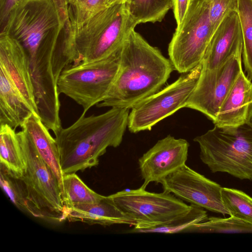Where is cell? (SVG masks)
Instances as JSON below:
<instances>
[{
    "instance_id": "1",
    "label": "cell",
    "mask_w": 252,
    "mask_h": 252,
    "mask_svg": "<svg viewBox=\"0 0 252 252\" xmlns=\"http://www.w3.org/2000/svg\"><path fill=\"white\" fill-rule=\"evenodd\" d=\"M173 70L170 60L133 30L121 49L115 81L96 106L130 109L160 90Z\"/></svg>"
},
{
    "instance_id": "2",
    "label": "cell",
    "mask_w": 252,
    "mask_h": 252,
    "mask_svg": "<svg viewBox=\"0 0 252 252\" xmlns=\"http://www.w3.org/2000/svg\"><path fill=\"white\" fill-rule=\"evenodd\" d=\"M129 109L111 107L106 112L85 116L55 135L64 175L83 171L98 164L109 147L122 143L128 126Z\"/></svg>"
},
{
    "instance_id": "3",
    "label": "cell",
    "mask_w": 252,
    "mask_h": 252,
    "mask_svg": "<svg viewBox=\"0 0 252 252\" xmlns=\"http://www.w3.org/2000/svg\"><path fill=\"white\" fill-rule=\"evenodd\" d=\"M69 32L67 15L55 0H23L13 6L0 32L18 41L30 59L42 52L72 54Z\"/></svg>"
},
{
    "instance_id": "4",
    "label": "cell",
    "mask_w": 252,
    "mask_h": 252,
    "mask_svg": "<svg viewBox=\"0 0 252 252\" xmlns=\"http://www.w3.org/2000/svg\"><path fill=\"white\" fill-rule=\"evenodd\" d=\"M137 25L123 3L106 7L69 30L73 65L101 61L115 54Z\"/></svg>"
},
{
    "instance_id": "5",
    "label": "cell",
    "mask_w": 252,
    "mask_h": 252,
    "mask_svg": "<svg viewBox=\"0 0 252 252\" xmlns=\"http://www.w3.org/2000/svg\"><path fill=\"white\" fill-rule=\"evenodd\" d=\"M200 158L213 173L252 180V123L214 128L196 136Z\"/></svg>"
},
{
    "instance_id": "6",
    "label": "cell",
    "mask_w": 252,
    "mask_h": 252,
    "mask_svg": "<svg viewBox=\"0 0 252 252\" xmlns=\"http://www.w3.org/2000/svg\"><path fill=\"white\" fill-rule=\"evenodd\" d=\"M16 134L26 165L19 177L25 185L32 216L46 220H64L65 206L57 178L28 133L22 129Z\"/></svg>"
},
{
    "instance_id": "7",
    "label": "cell",
    "mask_w": 252,
    "mask_h": 252,
    "mask_svg": "<svg viewBox=\"0 0 252 252\" xmlns=\"http://www.w3.org/2000/svg\"><path fill=\"white\" fill-rule=\"evenodd\" d=\"M121 49L105 59L65 68L58 79L59 93L75 101L86 114L102 101L111 89L119 70Z\"/></svg>"
},
{
    "instance_id": "8",
    "label": "cell",
    "mask_w": 252,
    "mask_h": 252,
    "mask_svg": "<svg viewBox=\"0 0 252 252\" xmlns=\"http://www.w3.org/2000/svg\"><path fill=\"white\" fill-rule=\"evenodd\" d=\"M109 197L135 221L131 233L168 223L187 214L192 208L191 204L188 205L171 193L149 192L141 187L122 190Z\"/></svg>"
},
{
    "instance_id": "9",
    "label": "cell",
    "mask_w": 252,
    "mask_h": 252,
    "mask_svg": "<svg viewBox=\"0 0 252 252\" xmlns=\"http://www.w3.org/2000/svg\"><path fill=\"white\" fill-rule=\"evenodd\" d=\"M215 31L205 0H197L177 25L169 43L168 55L174 69L182 74L199 65Z\"/></svg>"
},
{
    "instance_id": "10",
    "label": "cell",
    "mask_w": 252,
    "mask_h": 252,
    "mask_svg": "<svg viewBox=\"0 0 252 252\" xmlns=\"http://www.w3.org/2000/svg\"><path fill=\"white\" fill-rule=\"evenodd\" d=\"M201 68V63L133 106L128 116L129 130L132 133L150 130L159 122L185 107L196 86Z\"/></svg>"
},
{
    "instance_id": "11",
    "label": "cell",
    "mask_w": 252,
    "mask_h": 252,
    "mask_svg": "<svg viewBox=\"0 0 252 252\" xmlns=\"http://www.w3.org/2000/svg\"><path fill=\"white\" fill-rule=\"evenodd\" d=\"M241 50L218 68L202 69L186 107L199 111L213 122L237 78L243 70Z\"/></svg>"
},
{
    "instance_id": "12",
    "label": "cell",
    "mask_w": 252,
    "mask_h": 252,
    "mask_svg": "<svg viewBox=\"0 0 252 252\" xmlns=\"http://www.w3.org/2000/svg\"><path fill=\"white\" fill-rule=\"evenodd\" d=\"M164 191L210 211L229 215L221 198V187L185 164L161 183Z\"/></svg>"
},
{
    "instance_id": "13",
    "label": "cell",
    "mask_w": 252,
    "mask_h": 252,
    "mask_svg": "<svg viewBox=\"0 0 252 252\" xmlns=\"http://www.w3.org/2000/svg\"><path fill=\"white\" fill-rule=\"evenodd\" d=\"M189 142L168 135L159 140L139 158L138 165L146 189L152 182L161 184L168 175L186 164Z\"/></svg>"
},
{
    "instance_id": "14",
    "label": "cell",
    "mask_w": 252,
    "mask_h": 252,
    "mask_svg": "<svg viewBox=\"0 0 252 252\" xmlns=\"http://www.w3.org/2000/svg\"><path fill=\"white\" fill-rule=\"evenodd\" d=\"M0 65L34 113L39 115L28 55L18 41L3 32L0 34Z\"/></svg>"
},
{
    "instance_id": "15",
    "label": "cell",
    "mask_w": 252,
    "mask_h": 252,
    "mask_svg": "<svg viewBox=\"0 0 252 252\" xmlns=\"http://www.w3.org/2000/svg\"><path fill=\"white\" fill-rule=\"evenodd\" d=\"M242 49L240 22L237 11H233L214 32L201 62L202 69L218 68Z\"/></svg>"
},
{
    "instance_id": "16",
    "label": "cell",
    "mask_w": 252,
    "mask_h": 252,
    "mask_svg": "<svg viewBox=\"0 0 252 252\" xmlns=\"http://www.w3.org/2000/svg\"><path fill=\"white\" fill-rule=\"evenodd\" d=\"M252 102V82L243 70L220 106L214 126H237L248 122Z\"/></svg>"
},
{
    "instance_id": "17",
    "label": "cell",
    "mask_w": 252,
    "mask_h": 252,
    "mask_svg": "<svg viewBox=\"0 0 252 252\" xmlns=\"http://www.w3.org/2000/svg\"><path fill=\"white\" fill-rule=\"evenodd\" d=\"M66 220L103 226L123 224L134 226L136 224L135 221L123 212L109 196L96 203L65 206L64 220Z\"/></svg>"
},
{
    "instance_id": "18",
    "label": "cell",
    "mask_w": 252,
    "mask_h": 252,
    "mask_svg": "<svg viewBox=\"0 0 252 252\" xmlns=\"http://www.w3.org/2000/svg\"><path fill=\"white\" fill-rule=\"evenodd\" d=\"M21 127L28 133L38 153L53 172L58 181L63 198L64 174L61 168L55 139L51 136L49 129L44 124L39 115L34 113H32L26 120Z\"/></svg>"
},
{
    "instance_id": "19",
    "label": "cell",
    "mask_w": 252,
    "mask_h": 252,
    "mask_svg": "<svg viewBox=\"0 0 252 252\" xmlns=\"http://www.w3.org/2000/svg\"><path fill=\"white\" fill-rule=\"evenodd\" d=\"M33 110L0 65V124L21 127Z\"/></svg>"
},
{
    "instance_id": "20",
    "label": "cell",
    "mask_w": 252,
    "mask_h": 252,
    "mask_svg": "<svg viewBox=\"0 0 252 252\" xmlns=\"http://www.w3.org/2000/svg\"><path fill=\"white\" fill-rule=\"evenodd\" d=\"M0 164L15 175H23L26 165L15 129L6 125L0 126Z\"/></svg>"
},
{
    "instance_id": "21",
    "label": "cell",
    "mask_w": 252,
    "mask_h": 252,
    "mask_svg": "<svg viewBox=\"0 0 252 252\" xmlns=\"http://www.w3.org/2000/svg\"><path fill=\"white\" fill-rule=\"evenodd\" d=\"M129 14L139 24L160 22L173 7V0H126Z\"/></svg>"
},
{
    "instance_id": "22",
    "label": "cell",
    "mask_w": 252,
    "mask_h": 252,
    "mask_svg": "<svg viewBox=\"0 0 252 252\" xmlns=\"http://www.w3.org/2000/svg\"><path fill=\"white\" fill-rule=\"evenodd\" d=\"M186 232L252 233V222L232 216L228 218L211 217L189 227L184 232Z\"/></svg>"
},
{
    "instance_id": "23",
    "label": "cell",
    "mask_w": 252,
    "mask_h": 252,
    "mask_svg": "<svg viewBox=\"0 0 252 252\" xmlns=\"http://www.w3.org/2000/svg\"><path fill=\"white\" fill-rule=\"evenodd\" d=\"M237 13L242 36V59L248 78L252 80V0H238Z\"/></svg>"
},
{
    "instance_id": "24",
    "label": "cell",
    "mask_w": 252,
    "mask_h": 252,
    "mask_svg": "<svg viewBox=\"0 0 252 252\" xmlns=\"http://www.w3.org/2000/svg\"><path fill=\"white\" fill-rule=\"evenodd\" d=\"M63 186L65 206L78 203H96L105 197L89 188L75 173L64 175Z\"/></svg>"
},
{
    "instance_id": "25",
    "label": "cell",
    "mask_w": 252,
    "mask_h": 252,
    "mask_svg": "<svg viewBox=\"0 0 252 252\" xmlns=\"http://www.w3.org/2000/svg\"><path fill=\"white\" fill-rule=\"evenodd\" d=\"M0 183L2 189L19 210L32 215L25 185L22 179L5 166L0 165Z\"/></svg>"
},
{
    "instance_id": "26",
    "label": "cell",
    "mask_w": 252,
    "mask_h": 252,
    "mask_svg": "<svg viewBox=\"0 0 252 252\" xmlns=\"http://www.w3.org/2000/svg\"><path fill=\"white\" fill-rule=\"evenodd\" d=\"M223 205L230 216L252 222V197L235 189L221 188Z\"/></svg>"
},
{
    "instance_id": "27",
    "label": "cell",
    "mask_w": 252,
    "mask_h": 252,
    "mask_svg": "<svg viewBox=\"0 0 252 252\" xmlns=\"http://www.w3.org/2000/svg\"><path fill=\"white\" fill-rule=\"evenodd\" d=\"M192 205L187 214L163 225L149 229H141L135 233H158L174 234L184 232L189 227L203 222L208 218L207 212L202 208Z\"/></svg>"
},
{
    "instance_id": "28",
    "label": "cell",
    "mask_w": 252,
    "mask_h": 252,
    "mask_svg": "<svg viewBox=\"0 0 252 252\" xmlns=\"http://www.w3.org/2000/svg\"><path fill=\"white\" fill-rule=\"evenodd\" d=\"M106 0H69L67 17L71 30L106 7Z\"/></svg>"
},
{
    "instance_id": "29",
    "label": "cell",
    "mask_w": 252,
    "mask_h": 252,
    "mask_svg": "<svg viewBox=\"0 0 252 252\" xmlns=\"http://www.w3.org/2000/svg\"><path fill=\"white\" fill-rule=\"evenodd\" d=\"M210 21L215 31L226 16L237 11L238 0H205Z\"/></svg>"
},
{
    "instance_id": "30",
    "label": "cell",
    "mask_w": 252,
    "mask_h": 252,
    "mask_svg": "<svg viewBox=\"0 0 252 252\" xmlns=\"http://www.w3.org/2000/svg\"><path fill=\"white\" fill-rule=\"evenodd\" d=\"M21 0H0V24L1 30L4 27L8 15L13 6ZM55 0L67 15L68 0Z\"/></svg>"
},
{
    "instance_id": "31",
    "label": "cell",
    "mask_w": 252,
    "mask_h": 252,
    "mask_svg": "<svg viewBox=\"0 0 252 252\" xmlns=\"http://www.w3.org/2000/svg\"><path fill=\"white\" fill-rule=\"evenodd\" d=\"M197 0H173V10L177 25H180L191 5Z\"/></svg>"
},
{
    "instance_id": "32",
    "label": "cell",
    "mask_w": 252,
    "mask_h": 252,
    "mask_svg": "<svg viewBox=\"0 0 252 252\" xmlns=\"http://www.w3.org/2000/svg\"><path fill=\"white\" fill-rule=\"evenodd\" d=\"M125 1L126 0H106V6L108 7L116 4L125 3Z\"/></svg>"
},
{
    "instance_id": "33",
    "label": "cell",
    "mask_w": 252,
    "mask_h": 252,
    "mask_svg": "<svg viewBox=\"0 0 252 252\" xmlns=\"http://www.w3.org/2000/svg\"><path fill=\"white\" fill-rule=\"evenodd\" d=\"M248 122L252 123V103L251 104L249 108Z\"/></svg>"
},
{
    "instance_id": "34",
    "label": "cell",
    "mask_w": 252,
    "mask_h": 252,
    "mask_svg": "<svg viewBox=\"0 0 252 252\" xmlns=\"http://www.w3.org/2000/svg\"><path fill=\"white\" fill-rule=\"evenodd\" d=\"M69 0H68V1H69Z\"/></svg>"
},
{
    "instance_id": "35",
    "label": "cell",
    "mask_w": 252,
    "mask_h": 252,
    "mask_svg": "<svg viewBox=\"0 0 252 252\" xmlns=\"http://www.w3.org/2000/svg\"><path fill=\"white\" fill-rule=\"evenodd\" d=\"M250 105H251V104H250Z\"/></svg>"
}]
</instances>
